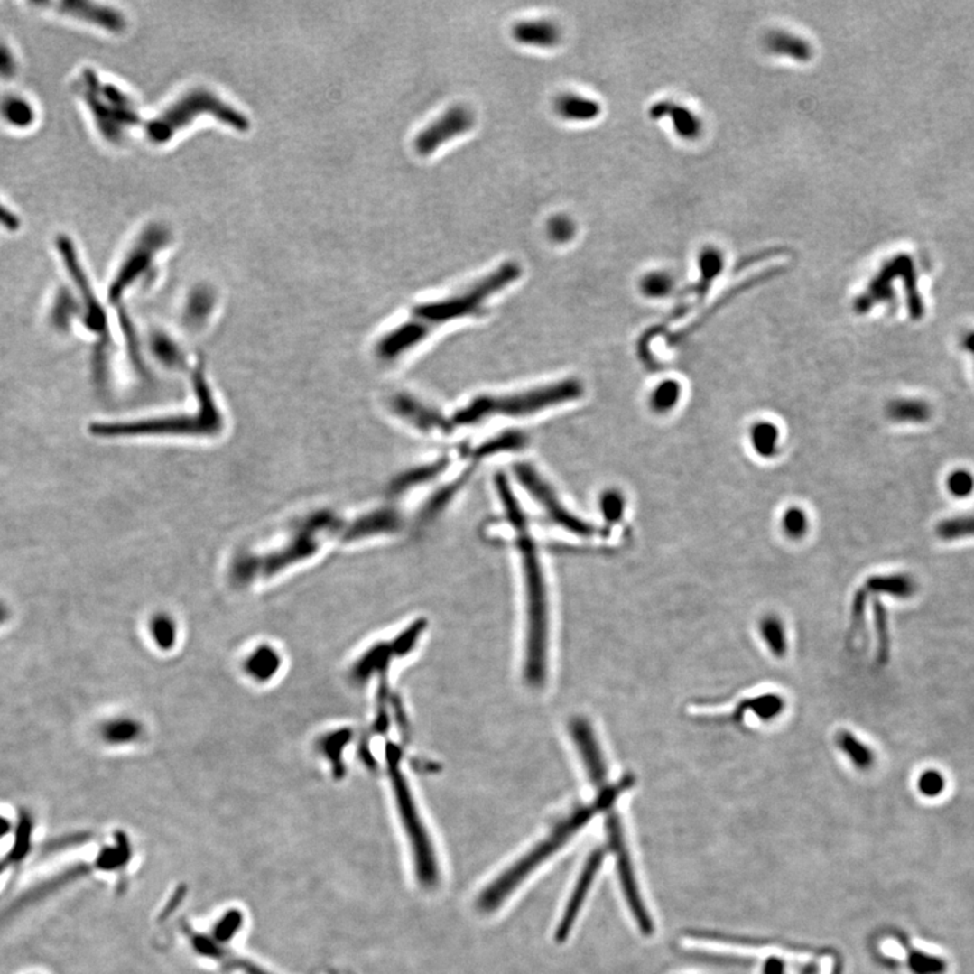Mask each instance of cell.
<instances>
[{
	"instance_id": "60d3db41",
	"label": "cell",
	"mask_w": 974,
	"mask_h": 974,
	"mask_svg": "<svg viewBox=\"0 0 974 974\" xmlns=\"http://www.w3.org/2000/svg\"><path fill=\"white\" fill-rule=\"evenodd\" d=\"M8 830H10V824H8V821H5V819L0 818V837L7 834Z\"/></svg>"
},
{
	"instance_id": "7bdbcfd3",
	"label": "cell",
	"mask_w": 974,
	"mask_h": 974,
	"mask_svg": "<svg viewBox=\"0 0 974 974\" xmlns=\"http://www.w3.org/2000/svg\"><path fill=\"white\" fill-rule=\"evenodd\" d=\"M2 617H5V613H3V609L0 608V620H2Z\"/></svg>"
},
{
	"instance_id": "277c9868",
	"label": "cell",
	"mask_w": 974,
	"mask_h": 974,
	"mask_svg": "<svg viewBox=\"0 0 974 974\" xmlns=\"http://www.w3.org/2000/svg\"><path fill=\"white\" fill-rule=\"evenodd\" d=\"M520 276L521 267L517 263H504L466 292L452 295L446 300L416 306L413 311V320L431 332L435 325L466 319L468 316H477L484 311L485 302L488 298L506 289Z\"/></svg>"
},
{
	"instance_id": "4316f807",
	"label": "cell",
	"mask_w": 974,
	"mask_h": 974,
	"mask_svg": "<svg viewBox=\"0 0 974 974\" xmlns=\"http://www.w3.org/2000/svg\"><path fill=\"white\" fill-rule=\"evenodd\" d=\"M673 286H674V281L669 274L655 271V273L647 274L642 279L640 290L645 297L664 298L672 292Z\"/></svg>"
},
{
	"instance_id": "1f68e13d",
	"label": "cell",
	"mask_w": 974,
	"mask_h": 974,
	"mask_svg": "<svg viewBox=\"0 0 974 974\" xmlns=\"http://www.w3.org/2000/svg\"><path fill=\"white\" fill-rule=\"evenodd\" d=\"M548 236L558 244L569 243L575 235V224L567 216H553L548 221Z\"/></svg>"
},
{
	"instance_id": "52a82bcc",
	"label": "cell",
	"mask_w": 974,
	"mask_h": 974,
	"mask_svg": "<svg viewBox=\"0 0 974 974\" xmlns=\"http://www.w3.org/2000/svg\"><path fill=\"white\" fill-rule=\"evenodd\" d=\"M515 471H517L518 479L523 482L526 490L533 494L539 504L544 507L545 513H547L551 521L569 529L572 533L580 534V536H590L593 533V529L589 524L583 523L580 518L567 512L566 507L559 501L553 490H551L550 485L544 479L540 478L539 474L533 468L526 465H520L515 468Z\"/></svg>"
},
{
	"instance_id": "7a4b0ae2",
	"label": "cell",
	"mask_w": 974,
	"mask_h": 974,
	"mask_svg": "<svg viewBox=\"0 0 974 974\" xmlns=\"http://www.w3.org/2000/svg\"><path fill=\"white\" fill-rule=\"evenodd\" d=\"M609 805L607 802L598 797L594 807L580 808L561 821L545 839L537 843L523 858L518 859L484 889L477 903L479 911L490 914L501 907L505 900L526 880L531 873H533L540 865L544 864L556 851L561 850L583 826L588 824L597 811H607Z\"/></svg>"
},
{
	"instance_id": "83f0119b",
	"label": "cell",
	"mask_w": 974,
	"mask_h": 974,
	"mask_svg": "<svg viewBox=\"0 0 974 974\" xmlns=\"http://www.w3.org/2000/svg\"><path fill=\"white\" fill-rule=\"evenodd\" d=\"M781 525H783L786 536L792 537V539H800V537L807 533L810 521H808L807 513L802 510V507L791 506L784 513Z\"/></svg>"
},
{
	"instance_id": "74e56055",
	"label": "cell",
	"mask_w": 974,
	"mask_h": 974,
	"mask_svg": "<svg viewBox=\"0 0 974 974\" xmlns=\"http://www.w3.org/2000/svg\"><path fill=\"white\" fill-rule=\"evenodd\" d=\"M16 62L7 46L0 43V78H13L15 75Z\"/></svg>"
},
{
	"instance_id": "44dd1931",
	"label": "cell",
	"mask_w": 974,
	"mask_h": 974,
	"mask_svg": "<svg viewBox=\"0 0 974 974\" xmlns=\"http://www.w3.org/2000/svg\"><path fill=\"white\" fill-rule=\"evenodd\" d=\"M682 389L674 379H666L654 389L650 395V406L655 413L664 414L672 412L680 403Z\"/></svg>"
},
{
	"instance_id": "2e32d148",
	"label": "cell",
	"mask_w": 974,
	"mask_h": 974,
	"mask_svg": "<svg viewBox=\"0 0 974 974\" xmlns=\"http://www.w3.org/2000/svg\"><path fill=\"white\" fill-rule=\"evenodd\" d=\"M555 108L559 116L571 121H591L601 114L597 100L577 94H563L556 99Z\"/></svg>"
},
{
	"instance_id": "ab89813d",
	"label": "cell",
	"mask_w": 974,
	"mask_h": 974,
	"mask_svg": "<svg viewBox=\"0 0 974 974\" xmlns=\"http://www.w3.org/2000/svg\"><path fill=\"white\" fill-rule=\"evenodd\" d=\"M764 974H785V962L777 957H772L765 964Z\"/></svg>"
},
{
	"instance_id": "e575fe53",
	"label": "cell",
	"mask_w": 974,
	"mask_h": 974,
	"mask_svg": "<svg viewBox=\"0 0 974 974\" xmlns=\"http://www.w3.org/2000/svg\"><path fill=\"white\" fill-rule=\"evenodd\" d=\"M626 501L618 491H607L601 496V509L608 521H618L623 515Z\"/></svg>"
},
{
	"instance_id": "484cf974",
	"label": "cell",
	"mask_w": 974,
	"mask_h": 974,
	"mask_svg": "<svg viewBox=\"0 0 974 974\" xmlns=\"http://www.w3.org/2000/svg\"><path fill=\"white\" fill-rule=\"evenodd\" d=\"M30 834H32V821H30V819L22 818L18 831H16L15 846L8 853V856L0 862V873L5 867L22 861L26 857L30 849Z\"/></svg>"
},
{
	"instance_id": "4dcf8cb0",
	"label": "cell",
	"mask_w": 974,
	"mask_h": 974,
	"mask_svg": "<svg viewBox=\"0 0 974 974\" xmlns=\"http://www.w3.org/2000/svg\"><path fill=\"white\" fill-rule=\"evenodd\" d=\"M762 634H764L765 640L769 643L773 653L775 655H784L786 651V642L780 621L775 617H767L762 623Z\"/></svg>"
},
{
	"instance_id": "d6986e66",
	"label": "cell",
	"mask_w": 974,
	"mask_h": 974,
	"mask_svg": "<svg viewBox=\"0 0 974 974\" xmlns=\"http://www.w3.org/2000/svg\"><path fill=\"white\" fill-rule=\"evenodd\" d=\"M699 264L701 276H700L699 283L694 284L691 292L699 295L700 298H704L712 282L723 271V256L716 248H705L700 255Z\"/></svg>"
},
{
	"instance_id": "f546056e",
	"label": "cell",
	"mask_w": 974,
	"mask_h": 974,
	"mask_svg": "<svg viewBox=\"0 0 974 974\" xmlns=\"http://www.w3.org/2000/svg\"><path fill=\"white\" fill-rule=\"evenodd\" d=\"M941 539L953 540L960 537L974 536V515L951 518L941 523L937 528Z\"/></svg>"
},
{
	"instance_id": "8992f818",
	"label": "cell",
	"mask_w": 974,
	"mask_h": 974,
	"mask_svg": "<svg viewBox=\"0 0 974 974\" xmlns=\"http://www.w3.org/2000/svg\"><path fill=\"white\" fill-rule=\"evenodd\" d=\"M607 830L610 848H612L616 859H617L618 876H620V883L621 886H623L624 895H626V903H628L632 915L636 919L637 926L640 927L643 934L651 935L654 932L653 921H651L650 915H648L647 910L643 904L642 896H640L639 888H637L636 878H635L634 867H632L631 858H629L628 849H626V840H624L623 829H621L618 816H616L615 813H610L608 816Z\"/></svg>"
},
{
	"instance_id": "30bf717a",
	"label": "cell",
	"mask_w": 974,
	"mask_h": 974,
	"mask_svg": "<svg viewBox=\"0 0 974 974\" xmlns=\"http://www.w3.org/2000/svg\"><path fill=\"white\" fill-rule=\"evenodd\" d=\"M57 248H59L60 255H61L62 262L67 265L70 278L73 279L76 286L80 290L81 295H83L87 311H88L89 325L94 327L95 329H99L103 325V313L97 301H95L91 289H89L88 281L84 275L83 268H81L80 262H79L78 254H76L72 241L67 236H60L59 240H57Z\"/></svg>"
},
{
	"instance_id": "ba28073f",
	"label": "cell",
	"mask_w": 974,
	"mask_h": 974,
	"mask_svg": "<svg viewBox=\"0 0 974 974\" xmlns=\"http://www.w3.org/2000/svg\"><path fill=\"white\" fill-rule=\"evenodd\" d=\"M474 126V116L465 106H452L443 116L425 127L416 138V149L422 156L435 153L443 144L468 133Z\"/></svg>"
},
{
	"instance_id": "f35d334b",
	"label": "cell",
	"mask_w": 974,
	"mask_h": 974,
	"mask_svg": "<svg viewBox=\"0 0 974 974\" xmlns=\"http://www.w3.org/2000/svg\"><path fill=\"white\" fill-rule=\"evenodd\" d=\"M0 225L7 230H16L21 225L18 217L0 203Z\"/></svg>"
},
{
	"instance_id": "9c48e42d",
	"label": "cell",
	"mask_w": 974,
	"mask_h": 974,
	"mask_svg": "<svg viewBox=\"0 0 974 974\" xmlns=\"http://www.w3.org/2000/svg\"><path fill=\"white\" fill-rule=\"evenodd\" d=\"M602 861H604V851L602 850L593 851L589 856L588 861H586L585 867L580 872V878H578L577 886H575L569 903H567L566 911H564L563 916L559 922L558 929H556L555 938L559 943H563L569 937L570 932H571L572 926L577 921L578 914L582 908L585 897L588 896L589 891H590L591 884H593L594 877H596L599 867H601Z\"/></svg>"
},
{
	"instance_id": "8d00e7d4",
	"label": "cell",
	"mask_w": 974,
	"mask_h": 974,
	"mask_svg": "<svg viewBox=\"0 0 974 974\" xmlns=\"http://www.w3.org/2000/svg\"><path fill=\"white\" fill-rule=\"evenodd\" d=\"M789 254L786 248H769L765 251L758 252V254L750 255V256L745 257L742 262L737 264V270H743V268L750 267V265L756 264V263L762 262V260L772 259V257L781 256V255Z\"/></svg>"
},
{
	"instance_id": "ffe728a7",
	"label": "cell",
	"mask_w": 974,
	"mask_h": 974,
	"mask_svg": "<svg viewBox=\"0 0 974 974\" xmlns=\"http://www.w3.org/2000/svg\"><path fill=\"white\" fill-rule=\"evenodd\" d=\"M867 589L877 593L892 594L897 598H910L915 594L916 583L908 575H889L870 578Z\"/></svg>"
},
{
	"instance_id": "9a60e30c",
	"label": "cell",
	"mask_w": 974,
	"mask_h": 974,
	"mask_svg": "<svg viewBox=\"0 0 974 974\" xmlns=\"http://www.w3.org/2000/svg\"><path fill=\"white\" fill-rule=\"evenodd\" d=\"M767 51L778 56L789 57L796 61H810L812 48L807 41L786 32H772L765 38Z\"/></svg>"
},
{
	"instance_id": "5b68a950",
	"label": "cell",
	"mask_w": 974,
	"mask_h": 974,
	"mask_svg": "<svg viewBox=\"0 0 974 974\" xmlns=\"http://www.w3.org/2000/svg\"><path fill=\"white\" fill-rule=\"evenodd\" d=\"M390 775H392L393 789H394L395 802L398 812L405 829L406 837L411 842L413 851L414 869H416L417 880L424 888H435L441 880L438 858L435 849L431 842L427 829L422 823V816L414 802L413 794L409 789L408 781L404 775L403 770L398 766V756L394 750L390 751Z\"/></svg>"
},
{
	"instance_id": "603a6c76",
	"label": "cell",
	"mask_w": 974,
	"mask_h": 974,
	"mask_svg": "<svg viewBox=\"0 0 974 974\" xmlns=\"http://www.w3.org/2000/svg\"><path fill=\"white\" fill-rule=\"evenodd\" d=\"M838 745L848 754L850 761L858 769L867 770L875 764V756H873L872 750L864 743L859 742L850 732H840L839 737H838Z\"/></svg>"
},
{
	"instance_id": "e0dca14e",
	"label": "cell",
	"mask_w": 974,
	"mask_h": 974,
	"mask_svg": "<svg viewBox=\"0 0 974 974\" xmlns=\"http://www.w3.org/2000/svg\"><path fill=\"white\" fill-rule=\"evenodd\" d=\"M400 515L394 510H378L357 523V525L349 532V536L357 539V537L371 536V534L390 533L400 528Z\"/></svg>"
},
{
	"instance_id": "d6a6232c",
	"label": "cell",
	"mask_w": 974,
	"mask_h": 974,
	"mask_svg": "<svg viewBox=\"0 0 974 974\" xmlns=\"http://www.w3.org/2000/svg\"><path fill=\"white\" fill-rule=\"evenodd\" d=\"M910 967L915 974H941L945 970V962L923 951H914L910 957Z\"/></svg>"
},
{
	"instance_id": "5bb4252c",
	"label": "cell",
	"mask_w": 974,
	"mask_h": 974,
	"mask_svg": "<svg viewBox=\"0 0 974 974\" xmlns=\"http://www.w3.org/2000/svg\"><path fill=\"white\" fill-rule=\"evenodd\" d=\"M34 5H42V7H56L57 10L67 14V15L84 19L87 22H94V23L106 27V29H118L119 24H121V19L116 14L107 10V8L100 7V5H92V3L70 2L68 0V2L61 3L42 2L34 3Z\"/></svg>"
},
{
	"instance_id": "b9f144b4",
	"label": "cell",
	"mask_w": 974,
	"mask_h": 974,
	"mask_svg": "<svg viewBox=\"0 0 974 974\" xmlns=\"http://www.w3.org/2000/svg\"><path fill=\"white\" fill-rule=\"evenodd\" d=\"M802 974H818V967H815V965H811V967H808Z\"/></svg>"
},
{
	"instance_id": "f1b7e54d",
	"label": "cell",
	"mask_w": 974,
	"mask_h": 974,
	"mask_svg": "<svg viewBox=\"0 0 974 974\" xmlns=\"http://www.w3.org/2000/svg\"><path fill=\"white\" fill-rule=\"evenodd\" d=\"M875 620L876 631H877L878 636V661H880L881 664H884L886 663L889 659V648H891V640H889L888 617H886V610L880 601H875Z\"/></svg>"
},
{
	"instance_id": "cb8c5ba5",
	"label": "cell",
	"mask_w": 974,
	"mask_h": 974,
	"mask_svg": "<svg viewBox=\"0 0 974 974\" xmlns=\"http://www.w3.org/2000/svg\"><path fill=\"white\" fill-rule=\"evenodd\" d=\"M888 414L896 422H919L929 419L930 409L926 404L919 401L900 400L889 405Z\"/></svg>"
},
{
	"instance_id": "ac0fdd59",
	"label": "cell",
	"mask_w": 974,
	"mask_h": 974,
	"mask_svg": "<svg viewBox=\"0 0 974 974\" xmlns=\"http://www.w3.org/2000/svg\"><path fill=\"white\" fill-rule=\"evenodd\" d=\"M751 447L758 457H775L780 444V431L772 422H756L750 430Z\"/></svg>"
},
{
	"instance_id": "6da1fadb",
	"label": "cell",
	"mask_w": 974,
	"mask_h": 974,
	"mask_svg": "<svg viewBox=\"0 0 974 974\" xmlns=\"http://www.w3.org/2000/svg\"><path fill=\"white\" fill-rule=\"evenodd\" d=\"M506 512L507 520L517 533L518 550L524 572L525 590V663L524 674L531 685H542L547 674L548 598L544 575L533 540L526 531L525 515L507 484L496 487Z\"/></svg>"
},
{
	"instance_id": "d4e9b609",
	"label": "cell",
	"mask_w": 974,
	"mask_h": 974,
	"mask_svg": "<svg viewBox=\"0 0 974 974\" xmlns=\"http://www.w3.org/2000/svg\"><path fill=\"white\" fill-rule=\"evenodd\" d=\"M444 466H447V460H441L435 465L425 466V468L409 471V473H406L405 476L401 477L394 482L393 490L397 491V493H404V491L409 490V488L416 487V485L425 484V482L431 481L433 477L441 474L444 470Z\"/></svg>"
},
{
	"instance_id": "d590c367",
	"label": "cell",
	"mask_w": 974,
	"mask_h": 974,
	"mask_svg": "<svg viewBox=\"0 0 974 974\" xmlns=\"http://www.w3.org/2000/svg\"><path fill=\"white\" fill-rule=\"evenodd\" d=\"M949 490L957 496H965L972 493L974 479L967 471H956L949 477Z\"/></svg>"
},
{
	"instance_id": "3957f363",
	"label": "cell",
	"mask_w": 974,
	"mask_h": 974,
	"mask_svg": "<svg viewBox=\"0 0 974 974\" xmlns=\"http://www.w3.org/2000/svg\"><path fill=\"white\" fill-rule=\"evenodd\" d=\"M582 385L574 379L507 395H481L455 414V425H473L494 416L524 417L571 403L582 395Z\"/></svg>"
},
{
	"instance_id": "836d02e7",
	"label": "cell",
	"mask_w": 974,
	"mask_h": 974,
	"mask_svg": "<svg viewBox=\"0 0 974 974\" xmlns=\"http://www.w3.org/2000/svg\"><path fill=\"white\" fill-rule=\"evenodd\" d=\"M945 777L937 770H927L919 777V792L927 797H937L945 791Z\"/></svg>"
},
{
	"instance_id": "7c38bea8",
	"label": "cell",
	"mask_w": 974,
	"mask_h": 974,
	"mask_svg": "<svg viewBox=\"0 0 974 974\" xmlns=\"http://www.w3.org/2000/svg\"><path fill=\"white\" fill-rule=\"evenodd\" d=\"M393 406L401 417L408 420L419 430L447 432L451 428V424L447 422L441 414L409 395H398Z\"/></svg>"
},
{
	"instance_id": "7402d4cb",
	"label": "cell",
	"mask_w": 974,
	"mask_h": 974,
	"mask_svg": "<svg viewBox=\"0 0 974 974\" xmlns=\"http://www.w3.org/2000/svg\"><path fill=\"white\" fill-rule=\"evenodd\" d=\"M3 118L15 127H27L34 121V110L27 100L19 97H7L0 103Z\"/></svg>"
},
{
	"instance_id": "4fadbf2b",
	"label": "cell",
	"mask_w": 974,
	"mask_h": 974,
	"mask_svg": "<svg viewBox=\"0 0 974 974\" xmlns=\"http://www.w3.org/2000/svg\"><path fill=\"white\" fill-rule=\"evenodd\" d=\"M513 37L523 45L552 48L561 41V30L547 19L523 21L513 27Z\"/></svg>"
},
{
	"instance_id": "8fae6325",
	"label": "cell",
	"mask_w": 974,
	"mask_h": 974,
	"mask_svg": "<svg viewBox=\"0 0 974 974\" xmlns=\"http://www.w3.org/2000/svg\"><path fill=\"white\" fill-rule=\"evenodd\" d=\"M648 116L653 119H661L669 116L672 119L675 133L685 140H694L702 132L701 121L696 114L691 113L685 106L677 105L669 100H661L651 106Z\"/></svg>"
}]
</instances>
